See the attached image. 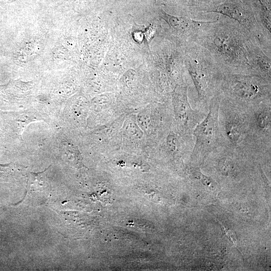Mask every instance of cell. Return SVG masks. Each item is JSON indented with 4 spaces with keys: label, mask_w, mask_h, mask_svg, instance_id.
Returning <instances> with one entry per match:
<instances>
[{
    "label": "cell",
    "mask_w": 271,
    "mask_h": 271,
    "mask_svg": "<svg viewBox=\"0 0 271 271\" xmlns=\"http://www.w3.org/2000/svg\"><path fill=\"white\" fill-rule=\"evenodd\" d=\"M250 37L238 23L221 15L207 21L194 43L207 50L224 73L249 74L246 44Z\"/></svg>",
    "instance_id": "cell-1"
},
{
    "label": "cell",
    "mask_w": 271,
    "mask_h": 271,
    "mask_svg": "<svg viewBox=\"0 0 271 271\" xmlns=\"http://www.w3.org/2000/svg\"><path fill=\"white\" fill-rule=\"evenodd\" d=\"M184 63L196 89L198 99L206 101L216 94L224 74L210 53L192 42L184 46Z\"/></svg>",
    "instance_id": "cell-2"
},
{
    "label": "cell",
    "mask_w": 271,
    "mask_h": 271,
    "mask_svg": "<svg viewBox=\"0 0 271 271\" xmlns=\"http://www.w3.org/2000/svg\"><path fill=\"white\" fill-rule=\"evenodd\" d=\"M219 93L245 103L270 99V81L256 74L224 73Z\"/></svg>",
    "instance_id": "cell-3"
},
{
    "label": "cell",
    "mask_w": 271,
    "mask_h": 271,
    "mask_svg": "<svg viewBox=\"0 0 271 271\" xmlns=\"http://www.w3.org/2000/svg\"><path fill=\"white\" fill-rule=\"evenodd\" d=\"M209 13L219 14L238 23L255 39L265 53L270 57L271 35L258 24L250 5L242 0H225Z\"/></svg>",
    "instance_id": "cell-4"
},
{
    "label": "cell",
    "mask_w": 271,
    "mask_h": 271,
    "mask_svg": "<svg viewBox=\"0 0 271 271\" xmlns=\"http://www.w3.org/2000/svg\"><path fill=\"white\" fill-rule=\"evenodd\" d=\"M159 15L169 25L184 45L194 42L207 21H198L189 16L171 15L161 9Z\"/></svg>",
    "instance_id": "cell-5"
},
{
    "label": "cell",
    "mask_w": 271,
    "mask_h": 271,
    "mask_svg": "<svg viewBox=\"0 0 271 271\" xmlns=\"http://www.w3.org/2000/svg\"><path fill=\"white\" fill-rule=\"evenodd\" d=\"M216 104H212L205 118L198 123L194 130L193 134L196 138L194 149L196 152L213 149L217 143L218 115L217 107H215Z\"/></svg>",
    "instance_id": "cell-6"
},
{
    "label": "cell",
    "mask_w": 271,
    "mask_h": 271,
    "mask_svg": "<svg viewBox=\"0 0 271 271\" xmlns=\"http://www.w3.org/2000/svg\"><path fill=\"white\" fill-rule=\"evenodd\" d=\"M247 57L252 74L270 81L271 59L255 39L250 37L246 44Z\"/></svg>",
    "instance_id": "cell-7"
},
{
    "label": "cell",
    "mask_w": 271,
    "mask_h": 271,
    "mask_svg": "<svg viewBox=\"0 0 271 271\" xmlns=\"http://www.w3.org/2000/svg\"><path fill=\"white\" fill-rule=\"evenodd\" d=\"M225 134L228 140L234 144L241 142L244 133L243 123L237 116L228 117L225 124Z\"/></svg>",
    "instance_id": "cell-8"
},
{
    "label": "cell",
    "mask_w": 271,
    "mask_h": 271,
    "mask_svg": "<svg viewBox=\"0 0 271 271\" xmlns=\"http://www.w3.org/2000/svg\"><path fill=\"white\" fill-rule=\"evenodd\" d=\"M257 127L261 130H265L270 126V112L262 110L259 111L256 116Z\"/></svg>",
    "instance_id": "cell-9"
},
{
    "label": "cell",
    "mask_w": 271,
    "mask_h": 271,
    "mask_svg": "<svg viewBox=\"0 0 271 271\" xmlns=\"http://www.w3.org/2000/svg\"><path fill=\"white\" fill-rule=\"evenodd\" d=\"M10 171L9 166L0 165V178L8 176Z\"/></svg>",
    "instance_id": "cell-10"
},
{
    "label": "cell",
    "mask_w": 271,
    "mask_h": 271,
    "mask_svg": "<svg viewBox=\"0 0 271 271\" xmlns=\"http://www.w3.org/2000/svg\"><path fill=\"white\" fill-rule=\"evenodd\" d=\"M68 1H76V0H67Z\"/></svg>",
    "instance_id": "cell-11"
}]
</instances>
